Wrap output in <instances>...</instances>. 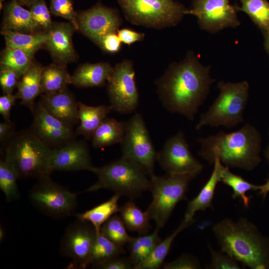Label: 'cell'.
<instances>
[{"instance_id": "6da1fadb", "label": "cell", "mask_w": 269, "mask_h": 269, "mask_svg": "<svg viewBox=\"0 0 269 269\" xmlns=\"http://www.w3.org/2000/svg\"><path fill=\"white\" fill-rule=\"evenodd\" d=\"M192 52L179 62L171 63L155 81L163 107L172 113L193 121L215 80Z\"/></svg>"}, {"instance_id": "7a4b0ae2", "label": "cell", "mask_w": 269, "mask_h": 269, "mask_svg": "<svg viewBox=\"0 0 269 269\" xmlns=\"http://www.w3.org/2000/svg\"><path fill=\"white\" fill-rule=\"evenodd\" d=\"M198 155L214 164L218 159L224 165L246 171L254 169L261 161V137L257 129L247 123L232 133L220 132L206 137H199Z\"/></svg>"}, {"instance_id": "3957f363", "label": "cell", "mask_w": 269, "mask_h": 269, "mask_svg": "<svg viewBox=\"0 0 269 269\" xmlns=\"http://www.w3.org/2000/svg\"><path fill=\"white\" fill-rule=\"evenodd\" d=\"M221 251L244 267L269 269V239L247 218H225L212 228Z\"/></svg>"}, {"instance_id": "277c9868", "label": "cell", "mask_w": 269, "mask_h": 269, "mask_svg": "<svg viewBox=\"0 0 269 269\" xmlns=\"http://www.w3.org/2000/svg\"><path fill=\"white\" fill-rule=\"evenodd\" d=\"M3 146V157L14 169L18 179H37L52 172V149L30 129L16 132Z\"/></svg>"}, {"instance_id": "5b68a950", "label": "cell", "mask_w": 269, "mask_h": 269, "mask_svg": "<svg viewBox=\"0 0 269 269\" xmlns=\"http://www.w3.org/2000/svg\"><path fill=\"white\" fill-rule=\"evenodd\" d=\"M90 171L97 176L98 180L86 192L106 189L133 200L149 190L150 181L147 172L132 159L122 157L104 166H93Z\"/></svg>"}, {"instance_id": "8992f818", "label": "cell", "mask_w": 269, "mask_h": 269, "mask_svg": "<svg viewBox=\"0 0 269 269\" xmlns=\"http://www.w3.org/2000/svg\"><path fill=\"white\" fill-rule=\"evenodd\" d=\"M217 86L220 93L208 110L201 114L195 126L196 130L205 126L232 129L244 121L243 112L249 98L248 82L221 81Z\"/></svg>"}, {"instance_id": "52a82bcc", "label": "cell", "mask_w": 269, "mask_h": 269, "mask_svg": "<svg viewBox=\"0 0 269 269\" xmlns=\"http://www.w3.org/2000/svg\"><path fill=\"white\" fill-rule=\"evenodd\" d=\"M195 173L171 174L150 176V188L152 200L146 210L156 227L163 228L176 205L187 200L191 181L197 176Z\"/></svg>"}, {"instance_id": "ba28073f", "label": "cell", "mask_w": 269, "mask_h": 269, "mask_svg": "<svg viewBox=\"0 0 269 269\" xmlns=\"http://www.w3.org/2000/svg\"><path fill=\"white\" fill-rule=\"evenodd\" d=\"M125 18L136 25L161 29L174 26L186 8L173 0H117Z\"/></svg>"}, {"instance_id": "9c48e42d", "label": "cell", "mask_w": 269, "mask_h": 269, "mask_svg": "<svg viewBox=\"0 0 269 269\" xmlns=\"http://www.w3.org/2000/svg\"><path fill=\"white\" fill-rule=\"evenodd\" d=\"M28 196L38 210L55 218L70 216L77 204V194L54 182L50 174L37 178Z\"/></svg>"}, {"instance_id": "30bf717a", "label": "cell", "mask_w": 269, "mask_h": 269, "mask_svg": "<svg viewBox=\"0 0 269 269\" xmlns=\"http://www.w3.org/2000/svg\"><path fill=\"white\" fill-rule=\"evenodd\" d=\"M122 157L135 161L150 177L154 174L156 152L142 115L135 113L127 122L122 142Z\"/></svg>"}, {"instance_id": "8fae6325", "label": "cell", "mask_w": 269, "mask_h": 269, "mask_svg": "<svg viewBox=\"0 0 269 269\" xmlns=\"http://www.w3.org/2000/svg\"><path fill=\"white\" fill-rule=\"evenodd\" d=\"M107 82L112 110L122 114L133 113L138 106L139 95L133 61L125 59L117 63Z\"/></svg>"}, {"instance_id": "7c38bea8", "label": "cell", "mask_w": 269, "mask_h": 269, "mask_svg": "<svg viewBox=\"0 0 269 269\" xmlns=\"http://www.w3.org/2000/svg\"><path fill=\"white\" fill-rule=\"evenodd\" d=\"M88 223L77 219L67 227L62 237L60 252L72 260L70 267L85 269L90 265L91 250L97 233Z\"/></svg>"}, {"instance_id": "4fadbf2b", "label": "cell", "mask_w": 269, "mask_h": 269, "mask_svg": "<svg viewBox=\"0 0 269 269\" xmlns=\"http://www.w3.org/2000/svg\"><path fill=\"white\" fill-rule=\"evenodd\" d=\"M237 5L229 0H193L192 7L185 14L196 16L201 28L210 32H216L225 28L239 25Z\"/></svg>"}, {"instance_id": "5bb4252c", "label": "cell", "mask_w": 269, "mask_h": 269, "mask_svg": "<svg viewBox=\"0 0 269 269\" xmlns=\"http://www.w3.org/2000/svg\"><path fill=\"white\" fill-rule=\"evenodd\" d=\"M156 160L167 173L198 175L203 168V165L192 155L182 131L167 139L157 153Z\"/></svg>"}, {"instance_id": "9a60e30c", "label": "cell", "mask_w": 269, "mask_h": 269, "mask_svg": "<svg viewBox=\"0 0 269 269\" xmlns=\"http://www.w3.org/2000/svg\"><path fill=\"white\" fill-rule=\"evenodd\" d=\"M30 130L52 149L60 148L76 139L74 127L49 114L40 102L35 103Z\"/></svg>"}, {"instance_id": "2e32d148", "label": "cell", "mask_w": 269, "mask_h": 269, "mask_svg": "<svg viewBox=\"0 0 269 269\" xmlns=\"http://www.w3.org/2000/svg\"><path fill=\"white\" fill-rule=\"evenodd\" d=\"M77 14L78 30L97 45L106 35L117 33L122 22L117 10L101 3Z\"/></svg>"}, {"instance_id": "e0dca14e", "label": "cell", "mask_w": 269, "mask_h": 269, "mask_svg": "<svg viewBox=\"0 0 269 269\" xmlns=\"http://www.w3.org/2000/svg\"><path fill=\"white\" fill-rule=\"evenodd\" d=\"M93 167L88 145L82 139L74 140L52 149L51 170L90 171Z\"/></svg>"}, {"instance_id": "ac0fdd59", "label": "cell", "mask_w": 269, "mask_h": 269, "mask_svg": "<svg viewBox=\"0 0 269 269\" xmlns=\"http://www.w3.org/2000/svg\"><path fill=\"white\" fill-rule=\"evenodd\" d=\"M75 30L74 26L69 22H53L44 46L54 63L66 65L77 58L72 41Z\"/></svg>"}, {"instance_id": "d6986e66", "label": "cell", "mask_w": 269, "mask_h": 269, "mask_svg": "<svg viewBox=\"0 0 269 269\" xmlns=\"http://www.w3.org/2000/svg\"><path fill=\"white\" fill-rule=\"evenodd\" d=\"M39 101L51 115L74 127L79 124L78 102L67 88L50 95L41 94Z\"/></svg>"}, {"instance_id": "ffe728a7", "label": "cell", "mask_w": 269, "mask_h": 269, "mask_svg": "<svg viewBox=\"0 0 269 269\" xmlns=\"http://www.w3.org/2000/svg\"><path fill=\"white\" fill-rule=\"evenodd\" d=\"M1 29L35 33L40 27L33 18L30 10L22 7L17 0H11L4 6Z\"/></svg>"}, {"instance_id": "44dd1931", "label": "cell", "mask_w": 269, "mask_h": 269, "mask_svg": "<svg viewBox=\"0 0 269 269\" xmlns=\"http://www.w3.org/2000/svg\"><path fill=\"white\" fill-rule=\"evenodd\" d=\"M113 69L108 62L81 64L71 75V84L81 88L102 86L107 82Z\"/></svg>"}, {"instance_id": "7402d4cb", "label": "cell", "mask_w": 269, "mask_h": 269, "mask_svg": "<svg viewBox=\"0 0 269 269\" xmlns=\"http://www.w3.org/2000/svg\"><path fill=\"white\" fill-rule=\"evenodd\" d=\"M43 67L39 63L33 62L29 68L20 77L16 94L21 104L31 111L35 103V100L41 95V75Z\"/></svg>"}, {"instance_id": "603a6c76", "label": "cell", "mask_w": 269, "mask_h": 269, "mask_svg": "<svg viewBox=\"0 0 269 269\" xmlns=\"http://www.w3.org/2000/svg\"><path fill=\"white\" fill-rule=\"evenodd\" d=\"M214 168L211 175L202 187L198 195L190 201L187 206L184 220L194 221L193 217L196 212L205 211L208 208H212V202L217 184L221 182L220 164L218 159L214 163Z\"/></svg>"}, {"instance_id": "cb8c5ba5", "label": "cell", "mask_w": 269, "mask_h": 269, "mask_svg": "<svg viewBox=\"0 0 269 269\" xmlns=\"http://www.w3.org/2000/svg\"><path fill=\"white\" fill-rule=\"evenodd\" d=\"M112 111L110 105L91 106L78 102L79 123L75 129L77 135H82L86 139H91L95 130Z\"/></svg>"}, {"instance_id": "d4e9b609", "label": "cell", "mask_w": 269, "mask_h": 269, "mask_svg": "<svg viewBox=\"0 0 269 269\" xmlns=\"http://www.w3.org/2000/svg\"><path fill=\"white\" fill-rule=\"evenodd\" d=\"M126 122L106 118L94 132L91 138L92 146L102 148L122 142Z\"/></svg>"}, {"instance_id": "484cf974", "label": "cell", "mask_w": 269, "mask_h": 269, "mask_svg": "<svg viewBox=\"0 0 269 269\" xmlns=\"http://www.w3.org/2000/svg\"><path fill=\"white\" fill-rule=\"evenodd\" d=\"M5 47L20 49L34 55L37 51L45 45L48 32L26 33L1 29Z\"/></svg>"}, {"instance_id": "4316f807", "label": "cell", "mask_w": 269, "mask_h": 269, "mask_svg": "<svg viewBox=\"0 0 269 269\" xmlns=\"http://www.w3.org/2000/svg\"><path fill=\"white\" fill-rule=\"evenodd\" d=\"M71 84V75L66 65L56 63L43 67L41 75V94L50 95L63 90Z\"/></svg>"}, {"instance_id": "83f0119b", "label": "cell", "mask_w": 269, "mask_h": 269, "mask_svg": "<svg viewBox=\"0 0 269 269\" xmlns=\"http://www.w3.org/2000/svg\"><path fill=\"white\" fill-rule=\"evenodd\" d=\"M121 196L115 194L108 200L85 211L75 215L77 219L88 222L95 229L97 233L100 231L103 224L114 215L119 212L118 201Z\"/></svg>"}, {"instance_id": "f1b7e54d", "label": "cell", "mask_w": 269, "mask_h": 269, "mask_svg": "<svg viewBox=\"0 0 269 269\" xmlns=\"http://www.w3.org/2000/svg\"><path fill=\"white\" fill-rule=\"evenodd\" d=\"M119 213L127 229L131 232L145 235L151 228L147 211H142L132 200L121 206Z\"/></svg>"}, {"instance_id": "f546056e", "label": "cell", "mask_w": 269, "mask_h": 269, "mask_svg": "<svg viewBox=\"0 0 269 269\" xmlns=\"http://www.w3.org/2000/svg\"><path fill=\"white\" fill-rule=\"evenodd\" d=\"M194 221L183 220L177 228L169 236L160 241L149 256L135 269H157L163 264L173 241L177 235L190 226Z\"/></svg>"}, {"instance_id": "4dcf8cb0", "label": "cell", "mask_w": 269, "mask_h": 269, "mask_svg": "<svg viewBox=\"0 0 269 269\" xmlns=\"http://www.w3.org/2000/svg\"><path fill=\"white\" fill-rule=\"evenodd\" d=\"M159 229L156 227L150 234L139 235L138 237L134 238L128 244L129 258L134 265V269L149 256L161 241L159 236Z\"/></svg>"}, {"instance_id": "1f68e13d", "label": "cell", "mask_w": 269, "mask_h": 269, "mask_svg": "<svg viewBox=\"0 0 269 269\" xmlns=\"http://www.w3.org/2000/svg\"><path fill=\"white\" fill-rule=\"evenodd\" d=\"M221 182L232 188L233 193L232 198L234 199L239 198L246 208L249 206L251 196H248L246 193L249 191L259 190L260 185H256L248 182L242 177L230 171L229 167L220 164Z\"/></svg>"}, {"instance_id": "d6a6232c", "label": "cell", "mask_w": 269, "mask_h": 269, "mask_svg": "<svg viewBox=\"0 0 269 269\" xmlns=\"http://www.w3.org/2000/svg\"><path fill=\"white\" fill-rule=\"evenodd\" d=\"M125 253L123 247L115 244L100 231L91 250L89 264L94 267Z\"/></svg>"}, {"instance_id": "836d02e7", "label": "cell", "mask_w": 269, "mask_h": 269, "mask_svg": "<svg viewBox=\"0 0 269 269\" xmlns=\"http://www.w3.org/2000/svg\"><path fill=\"white\" fill-rule=\"evenodd\" d=\"M33 54L24 50L5 47L0 53V69H10L20 77L33 63Z\"/></svg>"}, {"instance_id": "e575fe53", "label": "cell", "mask_w": 269, "mask_h": 269, "mask_svg": "<svg viewBox=\"0 0 269 269\" xmlns=\"http://www.w3.org/2000/svg\"><path fill=\"white\" fill-rule=\"evenodd\" d=\"M238 10L247 13L264 31H269V2L267 0H240Z\"/></svg>"}, {"instance_id": "d590c367", "label": "cell", "mask_w": 269, "mask_h": 269, "mask_svg": "<svg viewBox=\"0 0 269 269\" xmlns=\"http://www.w3.org/2000/svg\"><path fill=\"white\" fill-rule=\"evenodd\" d=\"M18 179L13 167L4 157L0 160V188L8 202L19 199L20 192L17 184Z\"/></svg>"}, {"instance_id": "8d00e7d4", "label": "cell", "mask_w": 269, "mask_h": 269, "mask_svg": "<svg viewBox=\"0 0 269 269\" xmlns=\"http://www.w3.org/2000/svg\"><path fill=\"white\" fill-rule=\"evenodd\" d=\"M101 232L115 244L124 247L131 242L134 237L129 236L127 228L120 216H112L101 226Z\"/></svg>"}, {"instance_id": "74e56055", "label": "cell", "mask_w": 269, "mask_h": 269, "mask_svg": "<svg viewBox=\"0 0 269 269\" xmlns=\"http://www.w3.org/2000/svg\"><path fill=\"white\" fill-rule=\"evenodd\" d=\"M50 11L55 16L67 19L76 30H78V14L74 9L72 0H51Z\"/></svg>"}, {"instance_id": "f35d334b", "label": "cell", "mask_w": 269, "mask_h": 269, "mask_svg": "<svg viewBox=\"0 0 269 269\" xmlns=\"http://www.w3.org/2000/svg\"><path fill=\"white\" fill-rule=\"evenodd\" d=\"M29 8L33 18L38 25L44 31L49 32L52 27L53 22L45 0L34 2Z\"/></svg>"}, {"instance_id": "ab89813d", "label": "cell", "mask_w": 269, "mask_h": 269, "mask_svg": "<svg viewBox=\"0 0 269 269\" xmlns=\"http://www.w3.org/2000/svg\"><path fill=\"white\" fill-rule=\"evenodd\" d=\"M211 262L206 266L211 269H240L238 262L227 254L221 251H215L209 246Z\"/></svg>"}, {"instance_id": "60d3db41", "label": "cell", "mask_w": 269, "mask_h": 269, "mask_svg": "<svg viewBox=\"0 0 269 269\" xmlns=\"http://www.w3.org/2000/svg\"><path fill=\"white\" fill-rule=\"evenodd\" d=\"M20 77L13 70L0 69V85L3 94L12 93Z\"/></svg>"}, {"instance_id": "b9f144b4", "label": "cell", "mask_w": 269, "mask_h": 269, "mask_svg": "<svg viewBox=\"0 0 269 269\" xmlns=\"http://www.w3.org/2000/svg\"><path fill=\"white\" fill-rule=\"evenodd\" d=\"M164 269H197L201 266L198 259L190 255H182L174 261L163 264Z\"/></svg>"}, {"instance_id": "7bdbcfd3", "label": "cell", "mask_w": 269, "mask_h": 269, "mask_svg": "<svg viewBox=\"0 0 269 269\" xmlns=\"http://www.w3.org/2000/svg\"><path fill=\"white\" fill-rule=\"evenodd\" d=\"M120 256L112 258L100 264L95 266L93 267L99 269H134V265L129 257L124 258Z\"/></svg>"}, {"instance_id": "ee69618b", "label": "cell", "mask_w": 269, "mask_h": 269, "mask_svg": "<svg viewBox=\"0 0 269 269\" xmlns=\"http://www.w3.org/2000/svg\"><path fill=\"white\" fill-rule=\"evenodd\" d=\"M121 43L117 33H111L104 36L98 46L106 52L115 53L119 51Z\"/></svg>"}, {"instance_id": "f6af8a7d", "label": "cell", "mask_w": 269, "mask_h": 269, "mask_svg": "<svg viewBox=\"0 0 269 269\" xmlns=\"http://www.w3.org/2000/svg\"><path fill=\"white\" fill-rule=\"evenodd\" d=\"M16 94H6L0 97V114L4 121L10 120V112L14 105L16 99Z\"/></svg>"}, {"instance_id": "bcb514c9", "label": "cell", "mask_w": 269, "mask_h": 269, "mask_svg": "<svg viewBox=\"0 0 269 269\" xmlns=\"http://www.w3.org/2000/svg\"><path fill=\"white\" fill-rule=\"evenodd\" d=\"M117 34L121 42L128 45L137 41H140L144 37L143 33L137 32L128 28L119 30Z\"/></svg>"}, {"instance_id": "7dc6e473", "label": "cell", "mask_w": 269, "mask_h": 269, "mask_svg": "<svg viewBox=\"0 0 269 269\" xmlns=\"http://www.w3.org/2000/svg\"><path fill=\"white\" fill-rule=\"evenodd\" d=\"M15 127L14 123L4 121L0 123V143L3 146L14 134Z\"/></svg>"}, {"instance_id": "c3c4849f", "label": "cell", "mask_w": 269, "mask_h": 269, "mask_svg": "<svg viewBox=\"0 0 269 269\" xmlns=\"http://www.w3.org/2000/svg\"><path fill=\"white\" fill-rule=\"evenodd\" d=\"M259 190V193L260 195H262L265 199L267 196V194L269 193V177L264 184L260 186Z\"/></svg>"}, {"instance_id": "681fc988", "label": "cell", "mask_w": 269, "mask_h": 269, "mask_svg": "<svg viewBox=\"0 0 269 269\" xmlns=\"http://www.w3.org/2000/svg\"><path fill=\"white\" fill-rule=\"evenodd\" d=\"M18 2L22 6L30 7L35 2L40 0H17Z\"/></svg>"}, {"instance_id": "f907efd6", "label": "cell", "mask_w": 269, "mask_h": 269, "mask_svg": "<svg viewBox=\"0 0 269 269\" xmlns=\"http://www.w3.org/2000/svg\"><path fill=\"white\" fill-rule=\"evenodd\" d=\"M266 34V45L267 49L269 53V31L265 32Z\"/></svg>"}, {"instance_id": "816d5d0a", "label": "cell", "mask_w": 269, "mask_h": 269, "mask_svg": "<svg viewBox=\"0 0 269 269\" xmlns=\"http://www.w3.org/2000/svg\"><path fill=\"white\" fill-rule=\"evenodd\" d=\"M4 231L2 227H0V241H2L4 237Z\"/></svg>"}, {"instance_id": "f5cc1de1", "label": "cell", "mask_w": 269, "mask_h": 269, "mask_svg": "<svg viewBox=\"0 0 269 269\" xmlns=\"http://www.w3.org/2000/svg\"><path fill=\"white\" fill-rule=\"evenodd\" d=\"M265 155L269 163V145L265 150Z\"/></svg>"}]
</instances>
